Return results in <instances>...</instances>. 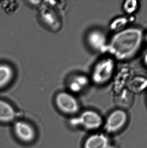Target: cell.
<instances>
[{"instance_id": "obj_14", "label": "cell", "mask_w": 147, "mask_h": 148, "mask_svg": "<svg viewBox=\"0 0 147 148\" xmlns=\"http://www.w3.org/2000/svg\"><path fill=\"white\" fill-rule=\"evenodd\" d=\"M139 7V2L136 0H127L123 3L122 9L125 13L131 15L137 11Z\"/></svg>"}, {"instance_id": "obj_15", "label": "cell", "mask_w": 147, "mask_h": 148, "mask_svg": "<svg viewBox=\"0 0 147 148\" xmlns=\"http://www.w3.org/2000/svg\"><path fill=\"white\" fill-rule=\"evenodd\" d=\"M144 62L146 66H147V53L144 57Z\"/></svg>"}, {"instance_id": "obj_16", "label": "cell", "mask_w": 147, "mask_h": 148, "mask_svg": "<svg viewBox=\"0 0 147 148\" xmlns=\"http://www.w3.org/2000/svg\"><path fill=\"white\" fill-rule=\"evenodd\" d=\"M145 38V40L146 42L147 43V32L146 33L145 35L144 36V39Z\"/></svg>"}, {"instance_id": "obj_13", "label": "cell", "mask_w": 147, "mask_h": 148, "mask_svg": "<svg viewBox=\"0 0 147 148\" xmlns=\"http://www.w3.org/2000/svg\"><path fill=\"white\" fill-rule=\"evenodd\" d=\"M129 22V18L123 16L118 17L111 21L110 25V29L114 32H118L127 28V25Z\"/></svg>"}, {"instance_id": "obj_8", "label": "cell", "mask_w": 147, "mask_h": 148, "mask_svg": "<svg viewBox=\"0 0 147 148\" xmlns=\"http://www.w3.org/2000/svg\"><path fill=\"white\" fill-rule=\"evenodd\" d=\"M90 79L87 76L84 74H77L70 79L68 82L69 92L78 94L81 92L89 84Z\"/></svg>"}, {"instance_id": "obj_6", "label": "cell", "mask_w": 147, "mask_h": 148, "mask_svg": "<svg viewBox=\"0 0 147 148\" xmlns=\"http://www.w3.org/2000/svg\"><path fill=\"white\" fill-rule=\"evenodd\" d=\"M127 119V114L125 111L121 109L113 111L106 121V130L108 132H116L124 126Z\"/></svg>"}, {"instance_id": "obj_4", "label": "cell", "mask_w": 147, "mask_h": 148, "mask_svg": "<svg viewBox=\"0 0 147 148\" xmlns=\"http://www.w3.org/2000/svg\"><path fill=\"white\" fill-rule=\"evenodd\" d=\"M56 105L61 111L69 114H75L79 110V103L74 94L69 92H61L55 98Z\"/></svg>"}, {"instance_id": "obj_3", "label": "cell", "mask_w": 147, "mask_h": 148, "mask_svg": "<svg viewBox=\"0 0 147 148\" xmlns=\"http://www.w3.org/2000/svg\"><path fill=\"white\" fill-rule=\"evenodd\" d=\"M102 118L100 114L93 110H86L76 118L70 121L73 125H81L89 130L99 128L102 124Z\"/></svg>"}, {"instance_id": "obj_1", "label": "cell", "mask_w": 147, "mask_h": 148, "mask_svg": "<svg viewBox=\"0 0 147 148\" xmlns=\"http://www.w3.org/2000/svg\"><path fill=\"white\" fill-rule=\"evenodd\" d=\"M144 36L143 30L137 27H129L115 32L108 42L106 52L114 59H131L141 48Z\"/></svg>"}, {"instance_id": "obj_10", "label": "cell", "mask_w": 147, "mask_h": 148, "mask_svg": "<svg viewBox=\"0 0 147 148\" xmlns=\"http://www.w3.org/2000/svg\"><path fill=\"white\" fill-rule=\"evenodd\" d=\"M16 114V111L10 103L0 100V121L10 122L15 119Z\"/></svg>"}, {"instance_id": "obj_12", "label": "cell", "mask_w": 147, "mask_h": 148, "mask_svg": "<svg viewBox=\"0 0 147 148\" xmlns=\"http://www.w3.org/2000/svg\"><path fill=\"white\" fill-rule=\"evenodd\" d=\"M41 17L44 23L50 27L58 28L59 26V20L56 14L50 8H46L41 13Z\"/></svg>"}, {"instance_id": "obj_9", "label": "cell", "mask_w": 147, "mask_h": 148, "mask_svg": "<svg viewBox=\"0 0 147 148\" xmlns=\"http://www.w3.org/2000/svg\"><path fill=\"white\" fill-rule=\"evenodd\" d=\"M14 74V69L10 65L5 63H0V90L10 84Z\"/></svg>"}, {"instance_id": "obj_7", "label": "cell", "mask_w": 147, "mask_h": 148, "mask_svg": "<svg viewBox=\"0 0 147 148\" xmlns=\"http://www.w3.org/2000/svg\"><path fill=\"white\" fill-rule=\"evenodd\" d=\"M14 130L17 136L21 140L30 142L34 138V130L26 122L22 121L16 122L14 124Z\"/></svg>"}, {"instance_id": "obj_5", "label": "cell", "mask_w": 147, "mask_h": 148, "mask_svg": "<svg viewBox=\"0 0 147 148\" xmlns=\"http://www.w3.org/2000/svg\"><path fill=\"white\" fill-rule=\"evenodd\" d=\"M88 45L92 50L97 52H106L108 40L106 34L97 29L91 30L86 37Z\"/></svg>"}, {"instance_id": "obj_11", "label": "cell", "mask_w": 147, "mask_h": 148, "mask_svg": "<svg viewBox=\"0 0 147 148\" xmlns=\"http://www.w3.org/2000/svg\"><path fill=\"white\" fill-rule=\"evenodd\" d=\"M108 140L102 134L92 135L86 140L84 148H107Z\"/></svg>"}, {"instance_id": "obj_2", "label": "cell", "mask_w": 147, "mask_h": 148, "mask_svg": "<svg viewBox=\"0 0 147 148\" xmlns=\"http://www.w3.org/2000/svg\"><path fill=\"white\" fill-rule=\"evenodd\" d=\"M115 69V59L111 57L102 58L94 66L90 79L96 85L102 86L111 80Z\"/></svg>"}]
</instances>
